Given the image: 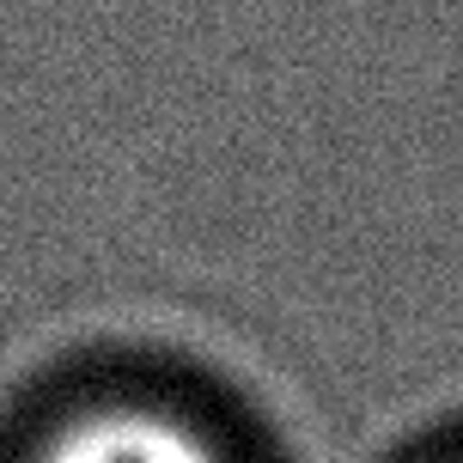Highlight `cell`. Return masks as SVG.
<instances>
[{"label":"cell","instance_id":"7a4b0ae2","mask_svg":"<svg viewBox=\"0 0 463 463\" xmlns=\"http://www.w3.org/2000/svg\"><path fill=\"white\" fill-rule=\"evenodd\" d=\"M451 463H463V458H451Z\"/></svg>","mask_w":463,"mask_h":463},{"label":"cell","instance_id":"6da1fadb","mask_svg":"<svg viewBox=\"0 0 463 463\" xmlns=\"http://www.w3.org/2000/svg\"><path fill=\"white\" fill-rule=\"evenodd\" d=\"M24 463H238L208 420L159 396H92L37 433Z\"/></svg>","mask_w":463,"mask_h":463}]
</instances>
